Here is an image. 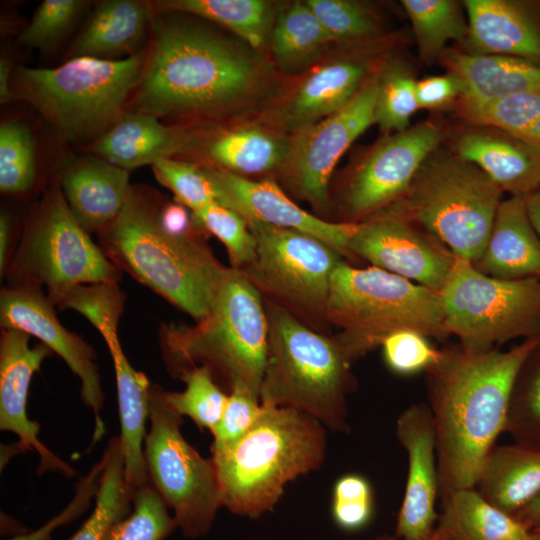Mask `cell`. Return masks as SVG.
I'll return each mask as SVG.
<instances>
[{"label": "cell", "instance_id": "obj_1", "mask_svg": "<svg viewBox=\"0 0 540 540\" xmlns=\"http://www.w3.org/2000/svg\"><path fill=\"white\" fill-rule=\"evenodd\" d=\"M266 70L234 40L179 13H155L128 112L159 120L220 118L261 89Z\"/></svg>", "mask_w": 540, "mask_h": 540}, {"label": "cell", "instance_id": "obj_2", "mask_svg": "<svg viewBox=\"0 0 540 540\" xmlns=\"http://www.w3.org/2000/svg\"><path fill=\"white\" fill-rule=\"evenodd\" d=\"M539 345L537 336L507 351L448 348L427 370L441 500L475 487L484 459L505 430L517 375Z\"/></svg>", "mask_w": 540, "mask_h": 540}, {"label": "cell", "instance_id": "obj_3", "mask_svg": "<svg viewBox=\"0 0 540 540\" xmlns=\"http://www.w3.org/2000/svg\"><path fill=\"white\" fill-rule=\"evenodd\" d=\"M162 199L132 186L116 220L99 235L100 248L120 270L200 321L210 311L227 269L204 236H182L160 222Z\"/></svg>", "mask_w": 540, "mask_h": 540}, {"label": "cell", "instance_id": "obj_4", "mask_svg": "<svg viewBox=\"0 0 540 540\" xmlns=\"http://www.w3.org/2000/svg\"><path fill=\"white\" fill-rule=\"evenodd\" d=\"M326 445L325 426L316 418L262 405L245 435L211 446L223 507L249 518L271 511L288 482L321 467Z\"/></svg>", "mask_w": 540, "mask_h": 540}, {"label": "cell", "instance_id": "obj_5", "mask_svg": "<svg viewBox=\"0 0 540 540\" xmlns=\"http://www.w3.org/2000/svg\"><path fill=\"white\" fill-rule=\"evenodd\" d=\"M267 332L261 293L240 270L227 267L209 313L193 326L163 325L160 343L172 376L202 366L228 392L259 397Z\"/></svg>", "mask_w": 540, "mask_h": 540}, {"label": "cell", "instance_id": "obj_6", "mask_svg": "<svg viewBox=\"0 0 540 540\" xmlns=\"http://www.w3.org/2000/svg\"><path fill=\"white\" fill-rule=\"evenodd\" d=\"M263 300L268 332L261 405L295 409L332 431L349 433L346 396L355 384L350 360L332 337Z\"/></svg>", "mask_w": 540, "mask_h": 540}, {"label": "cell", "instance_id": "obj_7", "mask_svg": "<svg viewBox=\"0 0 540 540\" xmlns=\"http://www.w3.org/2000/svg\"><path fill=\"white\" fill-rule=\"evenodd\" d=\"M145 56L146 49L120 60L74 57L55 68L19 66L12 89L60 140L87 146L125 112Z\"/></svg>", "mask_w": 540, "mask_h": 540}, {"label": "cell", "instance_id": "obj_8", "mask_svg": "<svg viewBox=\"0 0 540 540\" xmlns=\"http://www.w3.org/2000/svg\"><path fill=\"white\" fill-rule=\"evenodd\" d=\"M326 320L338 329L332 338L351 363L398 330L446 335L439 292L374 266L353 267L345 260L332 276Z\"/></svg>", "mask_w": 540, "mask_h": 540}, {"label": "cell", "instance_id": "obj_9", "mask_svg": "<svg viewBox=\"0 0 540 540\" xmlns=\"http://www.w3.org/2000/svg\"><path fill=\"white\" fill-rule=\"evenodd\" d=\"M502 193L475 165L434 151L394 205L453 255L474 264L490 236Z\"/></svg>", "mask_w": 540, "mask_h": 540}, {"label": "cell", "instance_id": "obj_10", "mask_svg": "<svg viewBox=\"0 0 540 540\" xmlns=\"http://www.w3.org/2000/svg\"><path fill=\"white\" fill-rule=\"evenodd\" d=\"M10 274L11 287L44 286L53 305L74 286L120 278V270L72 215L57 181L31 215Z\"/></svg>", "mask_w": 540, "mask_h": 540}, {"label": "cell", "instance_id": "obj_11", "mask_svg": "<svg viewBox=\"0 0 540 540\" xmlns=\"http://www.w3.org/2000/svg\"><path fill=\"white\" fill-rule=\"evenodd\" d=\"M439 296L446 335L466 350L540 336V279L494 278L456 257Z\"/></svg>", "mask_w": 540, "mask_h": 540}, {"label": "cell", "instance_id": "obj_12", "mask_svg": "<svg viewBox=\"0 0 540 540\" xmlns=\"http://www.w3.org/2000/svg\"><path fill=\"white\" fill-rule=\"evenodd\" d=\"M256 239L253 262L240 270L261 293L310 328L324 333L333 273L343 257L306 233L247 223Z\"/></svg>", "mask_w": 540, "mask_h": 540}, {"label": "cell", "instance_id": "obj_13", "mask_svg": "<svg viewBox=\"0 0 540 540\" xmlns=\"http://www.w3.org/2000/svg\"><path fill=\"white\" fill-rule=\"evenodd\" d=\"M149 403L144 457L150 482L173 510L183 535L202 537L223 507L215 465L186 441L182 416L165 402L160 386L151 383Z\"/></svg>", "mask_w": 540, "mask_h": 540}, {"label": "cell", "instance_id": "obj_14", "mask_svg": "<svg viewBox=\"0 0 540 540\" xmlns=\"http://www.w3.org/2000/svg\"><path fill=\"white\" fill-rule=\"evenodd\" d=\"M379 76L365 82L334 114L290 135V149L279 176L285 186L315 210L327 211L332 172L350 145L372 124Z\"/></svg>", "mask_w": 540, "mask_h": 540}, {"label": "cell", "instance_id": "obj_15", "mask_svg": "<svg viewBox=\"0 0 540 540\" xmlns=\"http://www.w3.org/2000/svg\"><path fill=\"white\" fill-rule=\"evenodd\" d=\"M351 256L439 292L455 261L447 247L394 204L357 222Z\"/></svg>", "mask_w": 540, "mask_h": 540}, {"label": "cell", "instance_id": "obj_16", "mask_svg": "<svg viewBox=\"0 0 540 540\" xmlns=\"http://www.w3.org/2000/svg\"><path fill=\"white\" fill-rule=\"evenodd\" d=\"M440 139L431 123L383 139L348 179L341 196L344 214L355 223L399 201Z\"/></svg>", "mask_w": 540, "mask_h": 540}, {"label": "cell", "instance_id": "obj_17", "mask_svg": "<svg viewBox=\"0 0 540 540\" xmlns=\"http://www.w3.org/2000/svg\"><path fill=\"white\" fill-rule=\"evenodd\" d=\"M2 328L18 329L35 336L57 353L81 381V397L94 415L93 443L105 433L101 410L104 393L94 349L58 320L53 303L38 288L5 287L0 294Z\"/></svg>", "mask_w": 540, "mask_h": 540}, {"label": "cell", "instance_id": "obj_18", "mask_svg": "<svg viewBox=\"0 0 540 540\" xmlns=\"http://www.w3.org/2000/svg\"><path fill=\"white\" fill-rule=\"evenodd\" d=\"M217 191V202L255 222L293 229L311 235L351 258L349 241L357 222H332L313 215L294 203L272 178L252 180L225 170L203 166Z\"/></svg>", "mask_w": 540, "mask_h": 540}, {"label": "cell", "instance_id": "obj_19", "mask_svg": "<svg viewBox=\"0 0 540 540\" xmlns=\"http://www.w3.org/2000/svg\"><path fill=\"white\" fill-rule=\"evenodd\" d=\"M396 435L407 453L408 473L394 535L427 539L437 523L439 497L436 432L428 404L406 408L397 418Z\"/></svg>", "mask_w": 540, "mask_h": 540}, {"label": "cell", "instance_id": "obj_20", "mask_svg": "<svg viewBox=\"0 0 540 540\" xmlns=\"http://www.w3.org/2000/svg\"><path fill=\"white\" fill-rule=\"evenodd\" d=\"M30 335L2 328L0 339V429L15 433L19 451H34L40 457L38 473L57 472L75 476V470L50 451L38 438L40 425L27 415L30 381L51 350L43 343L30 346Z\"/></svg>", "mask_w": 540, "mask_h": 540}, {"label": "cell", "instance_id": "obj_21", "mask_svg": "<svg viewBox=\"0 0 540 540\" xmlns=\"http://www.w3.org/2000/svg\"><path fill=\"white\" fill-rule=\"evenodd\" d=\"M199 131L179 124L167 125L150 115L125 111L103 135L85 146V151L131 171L152 166L159 159L192 155Z\"/></svg>", "mask_w": 540, "mask_h": 540}, {"label": "cell", "instance_id": "obj_22", "mask_svg": "<svg viewBox=\"0 0 540 540\" xmlns=\"http://www.w3.org/2000/svg\"><path fill=\"white\" fill-rule=\"evenodd\" d=\"M130 171L87 153L69 158L58 173L66 203L81 227L100 234L121 213L132 185Z\"/></svg>", "mask_w": 540, "mask_h": 540}, {"label": "cell", "instance_id": "obj_23", "mask_svg": "<svg viewBox=\"0 0 540 540\" xmlns=\"http://www.w3.org/2000/svg\"><path fill=\"white\" fill-rule=\"evenodd\" d=\"M366 67L340 59L308 72L277 108V125L292 134L340 110L364 84Z\"/></svg>", "mask_w": 540, "mask_h": 540}, {"label": "cell", "instance_id": "obj_24", "mask_svg": "<svg viewBox=\"0 0 540 540\" xmlns=\"http://www.w3.org/2000/svg\"><path fill=\"white\" fill-rule=\"evenodd\" d=\"M153 14L150 1L97 2L69 49V59L120 60L144 51L150 38Z\"/></svg>", "mask_w": 540, "mask_h": 540}, {"label": "cell", "instance_id": "obj_25", "mask_svg": "<svg viewBox=\"0 0 540 540\" xmlns=\"http://www.w3.org/2000/svg\"><path fill=\"white\" fill-rule=\"evenodd\" d=\"M500 131V130H499ZM456 155L482 170L501 190L526 197L540 190V150L501 131L469 130Z\"/></svg>", "mask_w": 540, "mask_h": 540}, {"label": "cell", "instance_id": "obj_26", "mask_svg": "<svg viewBox=\"0 0 540 540\" xmlns=\"http://www.w3.org/2000/svg\"><path fill=\"white\" fill-rule=\"evenodd\" d=\"M498 279H540V237L526 208V197L502 200L483 253L473 264Z\"/></svg>", "mask_w": 540, "mask_h": 540}, {"label": "cell", "instance_id": "obj_27", "mask_svg": "<svg viewBox=\"0 0 540 540\" xmlns=\"http://www.w3.org/2000/svg\"><path fill=\"white\" fill-rule=\"evenodd\" d=\"M461 84L467 116L500 99L540 90V64L505 55L452 52L445 56Z\"/></svg>", "mask_w": 540, "mask_h": 540}, {"label": "cell", "instance_id": "obj_28", "mask_svg": "<svg viewBox=\"0 0 540 540\" xmlns=\"http://www.w3.org/2000/svg\"><path fill=\"white\" fill-rule=\"evenodd\" d=\"M465 6L473 53L512 56L540 64V26L520 3L467 0Z\"/></svg>", "mask_w": 540, "mask_h": 540}, {"label": "cell", "instance_id": "obj_29", "mask_svg": "<svg viewBox=\"0 0 540 540\" xmlns=\"http://www.w3.org/2000/svg\"><path fill=\"white\" fill-rule=\"evenodd\" d=\"M290 141V136L253 126L200 130L193 154L202 156L206 162L203 166L241 176L279 173Z\"/></svg>", "mask_w": 540, "mask_h": 540}, {"label": "cell", "instance_id": "obj_30", "mask_svg": "<svg viewBox=\"0 0 540 540\" xmlns=\"http://www.w3.org/2000/svg\"><path fill=\"white\" fill-rule=\"evenodd\" d=\"M107 346L116 376L124 480L133 501L135 493L151 483L143 448L146 421L150 414L151 383L145 374L130 365L122 351L119 338L107 343Z\"/></svg>", "mask_w": 540, "mask_h": 540}, {"label": "cell", "instance_id": "obj_31", "mask_svg": "<svg viewBox=\"0 0 540 540\" xmlns=\"http://www.w3.org/2000/svg\"><path fill=\"white\" fill-rule=\"evenodd\" d=\"M475 488L493 506L514 516L540 493V449L495 445L482 463Z\"/></svg>", "mask_w": 540, "mask_h": 540}, {"label": "cell", "instance_id": "obj_32", "mask_svg": "<svg viewBox=\"0 0 540 540\" xmlns=\"http://www.w3.org/2000/svg\"><path fill=\"white\" fill-rule=\"evenodd\" d=\"M442 501L432 540H536L513 516L474 488L458 489Z\"/></svg>", "mask_w": 540, "mask_h": 540}, {"label": "cell", "instance_id": "obj_33", "mask_svg": "<svg viewBox=\"0 0 540 540\" xmlns=\"http://www.w3.org/2000/svg\"><path fill=\"white\" fill-rule=\"evenodd\" d=\"M155 13H182L211 21L230 30L251 48H262L273 19V7L263 0H157Z\"/></svg>", "mask_w": 540, "mask_h": 540}, {"label": "cell", "instance_id": "obj_34", "mask_svg": "<svg viewBox=\"0 0 540 540\" xmlns=\"http://www.w3.org/2000/svg\"><path fill=\"white\" fill-rule=\"evenodd\" d=\"M306 2H294L277 17L271 33L272 53L287 72L310 66L332 43Z\"/></svg>", "mask_w": 540, "mask_h": 540}, {"label": "cell", "instance_id": "obj_35", "mask_svg": "<svg viewBox=\"0 0 540 540\" xmlns=\"http://www.w3.org/2000/svg\"><path fill=\"white\" fill-rule=\"evenodd\" d=\"M106 465L90 517L69 540H104L110 527L129 514L132 497L124 480L120 436L110 439L104 452Z\"/></svg>", "mask_w": 540, "mask_h": 540}, {"label": "cell", "instance_id": "obj_36", "mask_svg": "<svg viewBox=\"0 0 540 540\" xmlns=\"http://www.w3.org/2000/svg\"><path fill=\"white\" fill-rule=\"evenodd\" d=\"M422 57L438 56L447 42L461 40L468 27L456 2L451 0H403Z\"/></svg>", "mask_w": 540, "mask_h": 540}, {"label": "cell", "instance_id": "obj_37", "mask_svg": "<svg viewBox=\"0 0 540 540\" xmlns=\"http://www.w3.org/2000/svg\"><path fill=\"white\" fill-rule=\"evenodd\" d=\"M515 443L540 449V345L515 380L505 425Z\"/></svg>", "mask_w": 540, "mask_h": 540}, {"label": "cell", "instance_id": "obj_38", "mask_svg": "<svg viewBox=\"0 0 540 540\" xmlns=\"http://www.w3.org/2000/svg\"><path fill=\"white\" fill-rule=\"evenodd\" d=\"M185 382L182 392L166 391L162 396L180 416H188L200 429L210 431L219 422L228 399L206 367H193L178 376Z\"/></svg>", "mask_w": 540, "mask_h": 540}, {"label": "cell", "instance_id": "obj_39", "mask_svg": "<svg viewBox=\"0 0 540 540\" xmlns=\"http://www.w3.org/2000/svg\"><path fill=\"white\" fill-rule=\"evenodd\" d=\"M36 142L29 126L20 120L0 125V190L19 194L30 190L36 179Z\"/></svg>", "mask_w": 540, "mask_h": 540}, {"label": "cell", "instance_id": "obj_40", "mask_svg": "<svg viewBox=\"0 0 540 540\" xmlns=\"http://www.w3.org/2000/svg\"><path fill=\"white\" fill-rule=\"evenodd\" d=\"M469 117L540 150V90L521 92L489 103Z\"/></svg>", "mask_w": 540, "mask_h": 540}, {"label": "cell", "instance_id": "obj_41", "mask_svg": "<svg viewBox=\"0 0 540 540\" xmlns=\"http://www.w3.org/2000/svg\"><path fill=\"white\" fill-rule=\"evenodd\" d=\"M72 309L89 320L106 344L118 338V323L124 312L125 295L117 282L80 284L68 290L55 304Z\"/></svg>", "mask_w": 540, "mask_h": 540}, {"label": "cell", "instance_id": "obj_42", "mask_svg": "<svg viewBox=\"0 0 540 540\" xmlns=\"http://www.w3.org/2000/svg\"><path fill=\"white\" fill-rule=\"evenodd\" d=\"M132 505V512L114 523L104 540H164L178 528L151 483L135 493Z\"/></svg>", "mask_w": 540, "mask_h": 540}, {"label": "cell", "instance_id": "obj_43", "mask_svg": "<svg viewBox=\"0 0 540 540\" xmlns=\"http://www.w3.org/2000/svg\"><path fill=\"white\" fill-rule=\"evenodd\" d=\"M197 226L217 237L225 246L232 268L242 270L256 256V239L245 219L232 209L214 201L192 212Z\"/></svg>", "mask_w": 540, "mask_h": 540}, {"label": "cell", "instance_id": "obj_44", "mask_svg": "<svg viewBox=\"0 0 540 540\" xmlns=\"http://www.w3.org/2000/svg\"><path fill=\"white\" fill-rule=\"evenodd\" d=\"M86 0H44L18 37L19 44L42 51L56 47L91 6Z\"/></svg>", "mask_w": 540, "mask_h": 540}, {"label": "cell", "instance_id": "obj_45", "mask_svg": "<svg viewBox=\"0 0 540 540\" xmlns=\"http://www.w3.org/2000/svg\"><path fill=\"white\" fill-rule=\"evenodd\" d=\"M416 83L412 75L400 66L390 67L379 75L374 119L382 131L407 129L412 115L419 108Z\"/></svg>", "mask_w": 540, "mask_h": 540}, {"label": "cell", "instance_id": "obj_46", "mask_svg": "<svg viewBox=\"0 0 540 540\" xmlns=\"http://www.w3.org/2000/svg\"><path fill=\"white\" fill-rule=\"evenodd\" d=\"M155 178L174 194V200L192 212L217 201L215 185L203 166L177 158H164L152 166Z\"/></svg>", "mask_w": 540, "mask_h": 540}, {"label": "cell", "instance_id": "obj_47", "mask_svg": "<svg viewBox=\"0 0 540 540\" xmlns=\"http://www.w3.org/2000/svg\"><path fill=\"white\" fill-rule=\"evenodd\" d=\"M333 42H351L368 39L378 32L372 12L363 4L348 0H307Z\"/></svg>", "mask_w": 540, "mask_h": 540}, {"label": "cell", "instance_id": "obj_48", "mask_svg": "<svg viewBox=\"0 0 540 540\" xmlns=\"http://www.w3.org/2000/svg\"><path fill=\"white\" fill-rule=\"evenodd\" d=\"M334 522L342 529L365 527L374 512V495L369 481L359 474H346L334 484L331 505Z\"/></svg>", "mask_w": 540, "mask_h": 540}, {"label": "cell", "instance_id": "obj_49", "mask_svg": "<svg viewBox=\"0 0 540 540\" xmlns=\"http://www.w3.org/2000/svg\"><path fill=\"white\" fill-rule=\"evenodd\" d=\"M387 366L400 375L427 371L440 358L427 336L412 329H402L387 336L381 344Z\"/></svg>", "mask_w": 540, "mask_h": 540}, {"label": "cell", "instance_id": "obj_50", "mask_svg": "<svg viewBox=\"0 0 540 540\" xmlns=\"http://www.w3.org/2000/svg\"><path fill=\"white\" fill-rule=\"evenodd\" d=\"M262 412L259 397L240 389L228 393L224 412L211 430V446H223L235 442L254 425Z\"/></svg>", "mask_w": 540, "mask_h": 540}, {"label": "cell", "instance_id": "obj_51", "mask_svg": "<svg viewBox=\"0 0 540 540\" xmlns=\"http://www.w3.org/2000/svg\"><path fill=\"white\" fill-rule=\"evenodd\" d=\"M105 465L106 457L103 454L89 473L79 480L75 488V496L69 505L43 526L35 531L4 540H51V534L54 530L71 522L88 509L91 499L96 497L98 492Z\"/></svg>", "mask_w": 540, "mask_h": 540}, {"label": "cell", "instance_id": "obj_52", "mask_svg": "<svg viewBox=\"0 0 540 540\" xmlns=\"http://www.w3.org/2000/svg\"><path fill=\"white\" fill-rule=\"evenodd\" d=\"M461 94V84L453 74L431 76L416 83L419 108H439Z\"/></svg>", "mask_w": 540, "mask_h": 540}, {"label": "cell", "instance_id": "obj_53", "mask_svg": "<svg viewBox=\"0 0 540 540\" xmlns=\"http://www.w3.org/2000/svg\"><path fill=\"white\" fill-rule=\"evenodd\" d=\"M513 517L531 533H540V493Z\"/></svg>", "mask_w": 540, "mask_h": 540}, {"label": "cell", "instance_id": "obj_54", "mask_svg": "<svg viewBox=\"0 0 540 540\" xmlns=\"http://www.w3.org/2000/svg\"><path fill=\"white\" fill-rule=\"evenodd\" d=\"M13 68L7 58L0 60V102L7 104L16 99L12 89Z\"/></svg>", "mask_w": 540, "mask_h": 540}, {"label": "cell", "instance_id": "obj_55", "mask_svg": "<svg viewBox=\"0 0 540 540\" xmlns=\"http://www.w3.org/2000/svg\"><path fill=\"white\" fill-rule=\"evenodd\" d=\"M11 235V223L9 216L2 212L0 215V271L6 270L8 260V249Z\"/></svg>", "mask_w": 540, "mask_h": 540}, {"label": "cell", "instance_id": "obj_56", "mask_svg": "<svg viewBox=\"0 0 540 540\" xmlns=\"http://www.w3.org/2000/svg\"><path fill=\"white\" fill-rule=\"evenodd\" d=\"M526 208L530 221L540 237V190L526 196Z\"/></svg>", "mask_w": 540, "mask_h": 540}, {"label": "cell", "instance_id": "obj_57", "mask_svg": "<svg viewBox=\"0 0 540 540\" xmlns=\"http://www.w3.org/2000/svg\"><path fill=\"white\" fill-rule=\"evenodd\" d=\"M372 540H406V539L399 538V537H397L395 535L391 536V535H387V534H381V535L376 536ZM422 540H432V538L430 536L429 538L422 539Z\"/></svg>", "mask_w": 540, "mask_h": 540}, {"label": "cell", "instance_id": "obj_58", "mask_svg": "<svg viewBox=\"0 0 540 540\" xmlns=\"http://www.w3.org/2000/svg\"><path fill=\"white\" fill-rule=\"evenodd\" d=\"M532 535L534 536L536 540H540V533H536V534L532 533Z\"/></svg>", "mask_w": 540, "mask_h": 540}]
</instances>
